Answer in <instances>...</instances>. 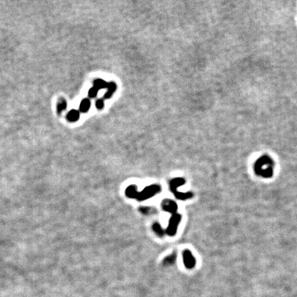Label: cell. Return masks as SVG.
I'll use <instances>...</instances> for the list:
<instances>
[{
	"label": "cell",
	"instance_id": "6da1fadb",
	"mask_svg": "<svg viewBox=\"0 0 297 297\" xmlns=\"http://www.w3.org/2000/svg\"><path fill=\"white\" fill-rule=\"evenodd\" d=\"M274 162L267 155H263L254 163L256 174L264 178H269L273 175Z\"/></svg>",
	"mask_w": 297,
	"mask_h": 297
},
{
	"label": "cell",
	"instance_id": "7a4b0ae2",
	"mask_svg": "<svg viewBox=\"0 0 297 297\" xmlns=\"http://www.w3.org/2000/svg\"><path fill=\"white\" fill-rule=\"evenodd\" d=\"M161 191V187L158 184H154V185H150V186L146 187L142 191L137 193L136 198L138 201H145L147 200L152 196H155L156 194L159 193Z\"/></svg>",
	"mask_w": 297,
	"mask_h": 297
},
{
	"label": "cell",
	"instance_id": "3957f363",
	"mask_svg": "<svg viewBox=\"0 0 297 297\" xmlns=\"http://www.w3.org/2000/svg\"><path fill=\"white\" fill-rule=\"evenodd\" d=\"M181 215L178 214V213L172 215L170 220H169L168 228L165 230L167 235H169V236H173V235H176L177 230H178V226L180 221H181Z\"/></svg>",
	"mask_w": 297,
	"mask_h": 297
},
{
	"label": "cell",
	"instance_id": "277c9868",
	"mask_svg": "<svg viewBox=\"0 0 297 297\" xmlns=\"http://www.w3.org/2000/svg\"><path fill=\"white\" fill-rule=\"evenodd\" d=\"M183 263L184 265L187 269L193 268L196 264V260L194 259L192 253H191V251L188 249L183 251Z\"/></svg>",
	"mask_w": 297,
	"mask_h": 297
},
{
	"label": "cell",
	"instance_id": "5b68a950",
	"mask_svg": "<svg viewBox=\"0 0 297 297\" xmlns=\"http://www.w3.org/2000/svg\"><path fill=\"white\" fill-rule=\"evenodd\" d=\"M162 208L163 211H165L167 212H169L172 215L176 214L177 211H178V206L176 204V202H174L172 200H164L162 202Z\"/></svg>",
	"mask_w": 297,
	"mask_h": 297
},
{
	"label": "cell",
	"instance_id": "8992f818",
	"mask_svg": "<svg viewBox=\"0 0 297 297\" xmlns=\"http://www.w3.org/2000/svg\"><path fill=\"white\" fill-rule=\"evenodd\" d=\"M186 183L185 179L182 178H176L173 180H171L170 183H169V186H170V190L172 192H175V191H178V187L183 186L184 183Z\"/></svg>",
	"mask_w": 297,
	"mask_h": 297
},
{
	"label": "cell",
	"instance_id": "52a82bcc",
	"mask_svg": "<svg viewBox=\"0 0 297 297\" xmlns=\"http://www.w3.org/2000/svg\"><path fill=\"white\" fill-rule=\"evenodd\" d=\"M80 117V111H77V110H70L66 115V119L68 122H77L78 120Z\"/></svg>",
	"mask_w": 297,
	"mask_h": 297
},
{
	"label": "cell",
	"instance_id": "ba28073f",
	"mask_svg": "<svg viewBox=\"0 0 297 297\" xmlns=\"http://www.w3.org/2000/svg\"><path fill=\"white\" fill-rule=\"evenodd\" d=\"M91 106L90 100L88 98H83V100L81 101L80 106H79V111L82 113H86L88 112Z\"/></svg>",
	"mask_w": 297,
	"mask_h": 297
},
{
	"label": "cell",
	"instance_id": "9c48e42d",
	"mask_svg": "<svg viewBox=\"0 0 297 297\" xmlns=\"http://www.w3.org/2000/svg\"><path fill=\"white\" fill-rule=\"evenodd\" d=\"M66 108H67V102H66V100H65V98H59V100H58V102H57V113L59 114V115L61 114Z\"/></svg>",
	"mask_w": 297,
	"mask_h": 297
},
{
	"label": "cell",
	"instance_id": "30bf717a",
	"mask_svg": "<svg viewBox=\"0 0 297 297\" xmlns=\"http://www.w3.org/2000/svg\"><path fill=\"white\" fill-rule=\"evenodd\" d=\"M137 193H138V190L137 187L134 185H131V186L128 187L126 190V195L128 196L129 198H133L135 199L136 198Z\"/></svg>",
	"mask_w": 297,
	"mask_h": 297
},
{
	"label": "cell",
	"instance_id": "8fae6325",
	"mask_svg": "<svg viewBox=\"0 0 297 297\" xmlns=\"http://www.w3.org/2000/svg\"><path fill=\"white\" fill-rule=\"evenodd\" d=\"M93 87H95L98 90L107 88H108V83H106V81H104L102 78H97L93 81Z\"/></svg>",
	"mask_w": 297,
	"mask_h": 297
},
{
	"label": "cell",
	"instance_id": "7c38bea8",
	"mask_svg": "<svg viewBox=\"0 0 297 297\" xmlns=\"http://www.w3.org/2000/svg\"><path fill=\"white\" fill-rule=\"evenodd\" d=\"M174 196H176V198L178 200H182V201H184V200H187L189 198H191L193 196V194L191 191H188V192H179L178 191L173 192Z\"/></svg>",
	"mask_w": 297,
	"mask_h": 297
},
{
	"label": "cell",
	"instance_id": "4fadbf2b",
	"mask_svg": "<svg viewBox=\"0 0 297 297\" xmlns=\"http://www.w3.org/2000/svg\"><path fill=\"white\" fill-rule=\"evenodd\" d=\"M116 89V84L114 82H111V83H108V88H107V92L105 93L104 95V98L106 99H108L113 95V93H115V91Z\"/></svg>",
	"mask_w": 297,
	"mask_h": 297
},
{
	"label": "cell",
	"instance_id": "5bb4252c",
	"mask_svg": "<svg viewBox=\"0 0 297 297\" xmlns=\"http://www.w3.org/2000/svg\"><path fill=\"white\" fill-rule=\"evenodd\" d=\"M152 228H153V230L155 232V234H156L158 236H159V237H163L164 235L166 234L165 230H163V228L161 227V225H159V223L155 222V224L153 225Z\"/></svg>",
	"mask_w": 297,
	"mask_h": 297
},
{
	"label": "cell",
	"instance_id": "9a60e30c",
	"mask_svg": "<svg viewBox=\"0 0 297 297\" xmlns=\"http://www.w3.org/2000/svg\"><path fill=\"white\" fill-rule=\"evenodd\" d=\"M175 260H176V255L173 253V254H171V255L168 256L167 258H165V259L163 260V265H165V266L173 265V264L174 263Z\"/></svg>",
	"mask_w": 297,
	"mask_h": 297
},
{
	"label": "cell",
	"instance_id": "2e32d148",
	"mask_svg": "<svg viewBox=\"0 0 297 297\" xmlns=\"http://www.w3.org/2000/svg\"><path fill=\"white\" fill-rule=\"evenodd\" d=\"M98 89H97L95 87H93V88H91L90 89H89V91H88V97L91 98H95L96 96H97V94H98Z\"/></svg>",
	"mask_w": 297,
	"mask_h": 297
},
{
	"label": "cell",
	"instance_id": "e0dca14e",
	"mask_svg": "<svg viewBox=\"0 0 297 297\" xmlns=\"http://www.w3.org/2000/svg\"><path fill=\"white\" fill-rule=\"evenodd\" d=\"M103 106H104V101L102 100V99H98V100L96 101V107H97V108L99 109V110H101V109L103 108Z\"/></svg>",
	"mask_w": 297,
	"mask_h": 297
},
{
	"label": "cell",
	"instance_id": "ac0fdd59",
	"mask_svg": "<svg viewBox=\"0 0 297 297\" xmlns=\"http://www.w3.org/2000/svg\"><path fill=\"white\" fill-rule=\"evenodd\" d=\"M140 211L142 212L143 214L149 215V214H150V213H151V211H152V209H151V208H150V207H141V208H140Z\"/></svg>",
	"mask_w": 297,
	"mask_h": 297
}]
</instances>
